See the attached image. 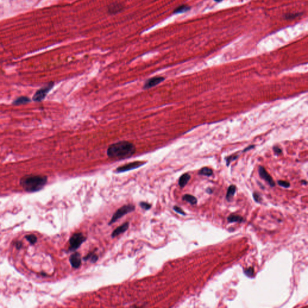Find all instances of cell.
<instances>
[{
  "instance_id": "obj_23",
  "label": "cell",
  "mask_w": 308,
  "mask_h": 308,
  "mask_svg": "<svg viewBox=\"0 0 308 308\" xmlns=\"http://www.w3.org/2000/svg\"><path fill=\"white\" fill-rule=\"evenodd\" d=\"M140 205L141 208L145 210H149L151 208V205L147 202H141L140 203Z\"/></svg>"
},
{
  "instance_id": "obj_20",
  "label": "cell",
  "mask_w": 308,
  "mask_h": 308,
  "mask_svg": "<svg viewBox=\"0 0 308 308\" xmlns=\"http://www.w3.org/2000/svg\"><path fill=\"white\" fill-rule=\"evenodd\" d=\"M302 15V13H288L285 15L286 19H293L297 18Z\"/></svg>"
},
{
  "instance_id": "obj_22",
  "label": "cell",
  "mask_w": 308,
  "mask_h": 308,
  "mask_svg": "<svg viewBox=\"0 0 308 308\" xmlns=\"http://www.w3.org/2000/svg\"><path fill=\"white\" fill-rule=\"evenodd\" d=\"M26 239L32 244H35L37 242V237L34 235H26Z\"/></svg>"
},
{
  "instance_id": "obj_30",
  "label": "cell",
  "mask_w": 308,
  "mask_h": 308,
  "mask_svg": "<svg viewBox=\"0 0 308 308\" xmlns=\"http://www.w3.org/2000/svg\"><path fill=\"white\" fill-rule=\"evenodd\" d=\"M254 148V145L250 146H249L247 148H246V149H245L244 150V152L247 151V150H248L251 149H252V148Z\"/></svg>"
},
{
  "instance_id": "obj_8",
  "label": "cell",
  "mask_w": 308,
  "mask_h": 308,
  "mask_svg": "<svg viewBox=\"0 0 308 308\" xmlns=\"http://www.w3.org/2000/svg\"><path fill=\"white\" fill-rule=\"evenodd\" d=\"M259 174L263 179H264L267 183L270 185L272 187L275 186V182L273 181V178L270 176L268 173L266 171L264 167L260 166L259 168Z\"/></svg>"
},
{
  "instance_id": "obj_25",
  "label": "cell",
  "mask_w": 308,
  "mask_h": 308,
  "mask_svg": "<svg viewBox=\"0 0 308 308\" xmlns=\"http://www.w3.org/2000/svg\"><path fill=\"white\" fill-rule=\"evenodd\" d=\"M173 210L178 213L181 214V215H183V216H185V213L184 211L179 206H175L173 207Z\"/></svg>"
},
{
  "instance_id": "obj_29",
  "label": "cell",
  "mask_w": 308,
  "mask_h": 308,
  "mask_svg": "<svg viewBox=\"0 0 308 308\" xmlns=\"http://www.w3.org/2000/svg\"><path fill=\"white\" fill-rule=\"evenodd\" d=\"M16 246L17 247V248H18V249H20V248L21 247V246H22V244H21V242H17V243H16Z\"/></svg>"
},
{
  "instance_id": "obj_4",
  "label": "cell",
  "mask_w": 308,
  "mask_h": 308,
  "mask_svg": "<svg viewBox=\"0 0 308 308\" xmlns=\"http://www.w3.org/2000/svg\"><path fill=\"white\" fill-rule=\"evenodd\" d=\"M53 86L54 83L50 82L44 87L38 89L33 97V100L36 102L42 101L48 93V92L53 88Z\"/></svg>"
},
{
  "instance_id": "obj_5",
  "label": "cell",
  "mask_w": 308,
  "mask_h": 308,
  "mask_svg": "<svg viewBox=\"0 0 308 308\" xmlns=\"http://www.w3.org/2000/svg\"><path fill=\"white\" fill-rule=\"evenodd\" d=\"M86 240V237L81 233H77L73 234L69 239L70 248L69 250L73 251L78 249L80 246Z\"/></svg>"
},
{
  "instance_id": "obj_7",
  "label": "cell",
  "mask_w": 308,
  "mask_h": 308,
  "mask_svg": "<svg viewBox=\"0 0 308 308\" xmlns=\"http://www.w3.org/2000/svg\"><path fill=\"white\" fill-rule=\"evenodd\" d=\"M164 80V78L163 77H154L148 79L144 84L143 88L148 89V88H153L157 85H158L161 82Z\"/></svg>"
},
{
  "instance_id": "obj_21",
  "label": "cell",
  "mask_w": 308,
  "mask_h": 308,
  "mask_svg": "<svg viewBox=\"0 0 308 308\" xmlns=\"http://www.w3.org/2000/svg\"><path fill=\"white\" fill-rule=\"evenodd\" d=\"M244 273L247 276L250 277L254 275V269L253 267H249L244 270Z\"/></svg>"
},
{
  "instance_id": "obj_24",
  "label": "cell",
  "mask_w": 308,
  "mask_h": 308,
  "mask_svg": "<svg viewBox=\"0 0 308 308\" xmlns=\"http://www.w3.org/2000/svg\"><path fill=\"white\" fill-rule=\"evenodd\" d=\"M278 184L284 188H288L290 187V184L288 182L285 181H279L277 182Z\"/></svg>"
},
{
  "instance_id": "obj_10",
  "label": "cell",
  "mask_w": 308,
  "mask_h": 308,
  "mask_svg": "<svg viewBox=\"0 0 308 308\" xmlns=\"http://www.w3.org/2000/svg\"><path fill=\"white\" fill-rule=\"evenodd\" d=\"M129 222H126L123 225H122L121 226L117 228L116 229H115V230L113 232L112 234H111V236L112 237L114 238L119 235L120 234H123L124 233L127 229H128L129 228Z\"/></svg>"
},
{
  "instance_id": "obj_27",
  "label": "cell",
  "mask_w": 308,
  "mask_h": 308,
  "mask_svg": "<svg viewBox=\"0 0 308 308\" xmlns=\"http://www.w3.org/2000/svg\"><path fill=\"white\" fill-rule=\"evenodd\" d=\"M237 158V156H231V157H229L228 159H226V161H227V164L229 165V163L232 161V160H234L235 159Z\"/></svg>"
},
{
  "instance_id": "obj_13",
  "label": "cell",
  "mask_w": 308,
  "mask_h": 308,
  "mask_svg": "<svg viewBox=\"0 0 308 308\" xmlns=\"http://www.w3.org/2000/svg\"><path fill=\"white\" fill-rule=\"evenodd\" d=\"M236 192V187L234 185H230L228 189L227 193L226 195V198L228 201H230L233 197L234 196Z\"/></svg>"
},
{
  "instance_id": "obj_28",
  "label": "cell",
  "mask_w": 308,
  "mask_h": 308,
  "mask_svg": "<svg viewBox=\"0 0 308 308\" xmlns=\"http://www.w3.org/2000/svg\"><path fill=\"white\" fill-rule=\"evenodd\" d=\"M273 150L274 151L275 153L277 154H281L282 153V150L281 149L279 148L278 147H274L273 148Z\"/></svg>"
},
{
  "instance_id": "obj_16",
  "label": "cell",
  "mask_w": 308,
  "mask_h": 308,
  "mask_svg": "<svg viewBox=\"0 0 308 308\" xmlns=\"http://www.w3.org/2000/svg\"><path fill=\"white\" fill-rule=\"evenodd\" d=\"M228 220L229 222H230V223H233V222L241 223V222L243 221L244 219L241 216L232 214V215L229 216V217H228Z\"/></svg>"
},
{
  "instance_id": "obj_11",
  "label": "cell",
  "mask_w": 308,
  "mask_h": 308,
  "mask_svg": "<svg viewBox=\"0 0 308 308\" xmlns=\"http://www.w3.org/2000/svg\"><path fill=\"white\" fill-rule=\"evenodd\" d=\"M190 178H191V176L188 173H185V174L182 175V176L180 177V178L179 179V182H178L179 185L181 188L184 187L185 185H187V184L188 183V182L189 181V180L190 179Z\"/></svg>"
},
{
  "instance_id": "obj_12",
  "label": "cell",
  "mask_w": 308,
  "mask_h": 308,
  "mask_svg": "<svg viewBox=\"0 0 308 308\" xmlns=\"http://www.w3.org/2000/svg\"><path fill=\"white\" fill-rule=\"evenodd\" d=\"M29 102H30V99L29 97H21L16 99L13 102L12 104L15 106H19V105L25 104L26 103H28Z\"/></svg>"
},
{
  "instance_id": "obj_18",
  "label": "cell",
  "mask_w": 308,
  "mask_h": 308,
  "mask_svg": "<svg viewBox=\"0 0 308 308\" xmlns=\"http://www.w3.org/2000/svg\"><path fill=\"white\" fill-rule=\"evenodd\" d=\"M84 260L85 261H88L89 259H91L92 262V263H95L97 262V259H98V256L95 255L94 254V252H91V253H89L88 254L86 257H84Z\"/></svg>"
},
{
  "instance_id": "obj_14",
  "label": "cell",
  "mask_w": 308,
  "mask_h": 308,
  "mask_svg": "<svg viewBox=\"0 0 308 308\" xmlns=\"http://www.w3.org/2000/svg\"><path fill=\"white\" fill-rule=\"evenodd\" d=\"M190 9H191L190 6L186 5V4H183V5L179 6L178 7H176V9H175L173 11V13L174 14H179V13H185L186 12L189 11Z\"/></svg>"
},
{
  "instance_id": "obj_2",
  "label": "cell",
  "mask_w": 308,
  "mask_h": 308,
  "mask_svg": "<svg viewBox=\"0 0 308 308\" xmlns=\"http://www.w3.org/2000/svg\"><path fill=\"white\" fill-rule=\"evenodd\" d=\"M47 177L42 175H29L23 176L20 180V185L28 192H36L40 190L46 185Z\"/></svg>"
},
{
  "instance_id": "obj_15",
  "label": "cell",
  "mask_w": 308,
  "mask_h": 308,
  "mask_svg": "<svg viewBox=\"0 0 308 308\" xmlns=\"http://www.w3.org/2000/svg\"><path fill=\"white\" fill-rule=\"evenodd\" d=\"M182 200L190 203L192 205H196L197 202V199L194 196L190 194H185L184 196H183Z\"/></svg>"
},
{
  "instance_id": "obj_3",
  "label": "cell",
  "mask_w": 308,
  "mask_h": 308,
  "mask_svg": "<svg viewBox=\"0 0 308 308\" xmlns=\"http://www.w3.org/2000/svg\"><path fill=\"white\" fill-rule=\"evenodd\" d=\"M134 210H135V206L134 205L129 204V205H124L115 212L111 219L108 225H111L112 223L116 222L118 219L122 217L123 216L131 212L134 211Z\"/></svg>"
},
{
  "instance_id": "obj_31",
  "label": "cell",
  "mask_w": 308,
  "mask_h": 308,
  "mask_svg": "<svg viewBox=\"0 0 308 308\" xmlns=\"http://www.w3.org/2000/svg\"><path fill=\"white\" fill-rule=\"evenodd\" d=\"M214 1H216V2H221V1H222L223 0H214Z\"/></svg>"
},
{
  "instance_id": "obj_6",
  "label": "cell",
  "mask_w": 308,
  "mask_h": 308,
  "mask_svg": "<svg viewBox=\"0 0 308 308\" xmlns=\"http://www.w3.org/2000/svg\"><path fill=\"white\" fill-rule=\"evenodd\" d=\"M145 164H146V162L134 161V162L130 163H128V164L122 166L121 167H118L116 169V172L121 173V172H127L129 170H131L133 169H135L137 168L141 167V166H143Z\"/></svg>"
},
{
  "instance_id": "obj_9",
  "label": "cell",
  "mask_w": 308,
  "mask_h": 308,
  "mask_svg": "<svg viewBox=\"0 0 308 308\" xmlns=\"http://www.w3.org/2000/svg\"><path fill=\"white\" fill-rule=\"evenodd\" d=\"M69 261L72 267L75 268H78L81 264V255L79 253H74L69 258Z\"/></svg>"
},
{
  "instance_id": "obj_19",
  "label": "cell",
  "mask_w": 308,
  "mask_h": 308,
  "mask_svg": "<svg viewBox=\"0 0 308 308\" xmlns=\"http://www.w3.org/2000/svg\"><path fill=\"white\" fill-rule=\"evenodd\" d=\"M122 9V6L120 5V4H113V5H111L110 8V11L113 13H117L119 12V10H121Z\"/></svg>"
},
{
  "instance_id": "obj_1",
  "label": "cell",
  "mask_w": 308,
  "mask_h": 308,
  "mask_svg": "<svg viewBox=\"0 0 308 308\" xmlns=\"http://www.w3.org/2000/svg\"><path fill=\"white\" fill-rule=\"evenodd\" d=\"M136 150L134 145L130 141L117 142L111 145L107 149V155L112 159H128L132 156Z\"/></svg>"
},
{
  "instance_id": "obj_26",
  "label": "cell",
  "mask_w": 308,
  "mask_h": 308,
  "mask_svg": "<svg viewBox=\"0 0 308 308\" xmlns=\"http://www.w3.org/2000/svg\"><path fill=\"white\" fill-rule=\"evenodd\" d=\"M253 196H254V200L256 202L259 203L261 202V196L259 194H258L256 193H254V194H253Z\"/></svg>"
},
{
  "instance_id": "obj_17",
  "label": "cell",
  "mask_w": 308,
  "mask_h": 308,
  "mask_svg": "<svg viewBox=\"0 0 308 308\" xmlns=\"http://www.w3.org/2000/svg\"><path fill=\"white\" fill-rule=\"evenodd\" d=\"M213 173V172L210 168L208 167H203L202 169L200 170L199 174L201 175H205V176H211Z\"/></svg>"
}]
</instances>
